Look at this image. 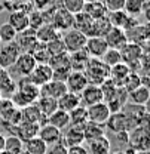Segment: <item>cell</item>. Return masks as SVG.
Returning a JSON list of instances; mask_svg holds the SVG:
<instances>
[{"label":"cell","mask_w":150,"mask_h":154,"mask_svg":"<svg viewBox=\"0 0 150 154\" xmlns=\"http://www.w3.org/2000/svg\"><path fill=\"white\" fill-rule=\"evenodd\" d=\"M85 76L88 79L89 85H97L100 86L101 83H104L106 80H109V73L110 68L98 58H89L85 70H83Z\"/></svg>","instance_id":"obj_1"},{"label":"cell","mask_w":150,"mask_h":154,"mask_svg":"<svg viewBox=\"0 0 150 154\" xmlns=\"http://www.w3.org/2000/svg\"><path fill=\"white\" fill-rule=\"evenodd\" d=\"M106 129H109L112 134H120V132H129L131 128H129V120L126 114L123 111H119V113H112L110 117L107 119L106 125H104Z\"/></svg>","instance_id":"obj_6"},{"label":"cell","mask_w":150,"mask_h":154,"mask_svg":"<svg viewBox=\"0 0 150 154\" xmlns=\"http://www.w3.org/2000/svg\"><path fill=\"white\" fill-rule=\"evenodd\" d=\"M30 54H31V57L34 58V61L37 64H48L49 58H51L49 54H48V51H46V46L43 43H40V42H37L34 45V48L30 51Z\"/></svg>","instance_id":"obj_40"},{"label":"cell","mask_w":150,"mask_h":154,"mask_svg":"<svg viewBox=\"0 0 150 154\" xmlns=\"http://www.w3.org/2000/svg\"><path fill=\"white\" fill-rule=\"evenodd\" d=\"M21 122H27V123H37L39 126L46 123V117L42 116V113L39 111L36 102L27 105L25 108L21 110Z\"/></svg>","instance_id":"obj_19"},{"label":"cell","mask_w":150,"mask_h":154,"mask_svg":"<svg viewBox=\"0 0 150 154\" xmlns=\"http://www.w3.org/2000/svg\"><path fill=\"white\" fill-rule=\"evenodd\" d=\"M89 2H103V0H85V3H89Z\"/></svg>","instance_id":"obj_52"},{"label":"cell","mask_w":150,"mask_h":154,"mask_svg":"<svg viewBox=\"0 0 150 154\" xmlns=\"http://www.w3.org/2000/svg\"><path fill=\"white\" fill-rule=\"evenodd\" d=\"M36 65H37V62L34 61V58L31 57V54H28V52H21V54H19V57H18V59H17V61H15V64H14V67H15L17 73H18L19 76H22V77H28L30 76Z\"/></svg>","instance_id":"obj_12"},{"label":"cell","mask_w":150,"mask_h":154,"mask_svg":"<svg viewBox=\"0 0 150 154\" xmlns=\"http://www.w3.org/2000/svg\"><path fill=\"white\" fill-rule=\"evenodd\" d=\"M36 105H37L39 111L42 113V116H45V117H49L54 111L58 110L56 99L49 98V96H39L37 101H36Z\"/></svg>","instance_id":"obj_34"},{"label":"cell","mask_w":150,"mask_h":154,"mask_svg":"<svg viewBox=\"0 0 150 154\" xmlns=\"http://www.w3.org/2000/svg\"><path fill=\"white\" fill-rule=\"evenodd\" d=\"M109 46L106 43L104 37H88L86 38V45H85V51L89 55V58H100L107 52Z\"/></svg>","instance_id":"obj_14"},{"label":"cell","mask_w":150,"mask_h":154,"mask_svg":"<svg viewBox=\"0 0 150 154\" xmlns=\"http://www.w3.org/2000/svg\"><path fill=\"white\" fill-rule=\"evenodd\" d=\"M126 102H128V92L120 86V88H117V91L112 99L106 104H107L110 113H119V111H123V108L126 107Z\"/></svg>","instance_id":"obj_21"},{"label":"cell","mask_w":150,"mask_h":154,"mask_svg":"<svg viewBox=\"0 0 150 154\" xmlns=\"http://www.w3.org/2000/svg\"><path fill=\"white\" fill-rule=\"evenodd\" d=\"M17 91V83L12 80L8 70L0 67V95L3 96H12Z\"/></svg>","instance_id":"obj_24"},{"label":"cell","mask_w":150,"mask_h":154,"mask_svg":"<svg viewBox=\"0 0 150 154\" xmlns=\"http://www.w3.org/2000/svg\"><path fill=\"white\" fill-rule=\"evenodd\" d=\"M28 24H30V28L31 30H37L40 25H43L45 24V19H43V15H42V12L40 11H33V12H30L28 14Z\"/></svg>","instance_id":"obj_46"},{"label":"cell","mask_w":150,"mask_h":154,"mask_svg":"<svg viewBox=\"0 0 150 154\" xmlns=\"http://www.w3.org/2000/svg\"><path fill=\"white\" fill-rule=\"evenodd\" d=\"M144 3L146 0H125L123 12L132 18H138L144 11Z\"/></svg>","instance_id":"obj_38"},{"label":"cell","mask_w":150,"mask_h":154,"mask_svg":"<svg viewBox=\"0 0 150 154\" xmlns=\"http://www.w3.org/2000/svg\"><path fill=\"white\" fill-rule=\"evenodd\" d=\"M49 24L54 25V28L58 33H64V31L73 28V15L58 6L52 14V18H51Z\"/></svg>","instance_id":"obj_5"},{"label":"cell","mask_w":150,"mask_h":154,"mask_svg":"<svg viewBox=\"0 0 150 154\" xmlns=\"http://www.w3.org/2000/svg\"><path fill=\"white\" fill-rule=\"evenodd\" d=\"M0 154H8L6 151H0Z\"/></svg>","instance_id":"obj_55"},{"label":"cell","mask_w":150,"mask_h":154,"mask_svg":"<svg viewBox=\"0 0 150 154\" xmlns=\"http://www.w3.org/2000/svg\"><path fill=\"white\" fill-rule=\"evenodd\" d=\"M17 31L14 30V27L8 22H5L3 25H0V42L2 43H11L15 42L17 38Z\"/></svg>","instance_id":"obj_43"},{"label":"cell","mask_w":150,"mask_h":154,"mask_svg":"<svg viewBox=\"0 0 150 154\" xmlns=\"http://www.w3.org/2000/svg\"><path fill=\"white\" fill-rule=\"evenodd\" d=\"M39 128H40V126H39L37 123H27V122H21V123H18V125L15 126V129H18L15 135L18 136L22 142H25V141H28V139H31V138H36V136H37Z\"/></svg>","instance_id":"obj_25"},{"label":"cell","mask_w":150,"mask_h":154,"mask_svg":"<svg viewBox=\"0 0 150 154\" xmlns=\"http://www.w3.org/2000/svg\"><path fill=\"white\" fill-rule=\"evenodd\" d=\"M61 135H62V132H61L59 129L54 128V126L49 125V123H45V125H42V126L39 128L37 136L49 147V145H54L56 142H61Z\"/></svg>","instance_id":"obj_15"},{"label":"cell","mask_w":150,"mask_h":154,"mask_svg":"<svg viewBox=\"0 0 150 154\" xmlns=\"http://www.w3.org/2000/svg\"><path fill=\"white\" fill-rule=\"evenodd\" d=\"M138 86H141V76L138 74V73H135V71H131L128 77L123 80V83H122V88L129 94L132 92L134 89H137Z\"/></svg>","instance_id":"obj_42"},{"label":"cell","mask_w":150,"mask_h":154,"mask_svg":"<svg viewBox=\"0 0 150 154\" xmlns=\"http://www.w3.org/2000/svg\"><path fill=\"white\" fill-rule=\"evenodd\" d=\"M86 36L82 34L80 31H77L75 28H70L64 33H61V40L64 43V49L67 54H75L77 51L85 49L86 45Z\"/></svg>","instance_id":"obj_3"},{"label":"cell","mask_w":150,"mask_h":154,"mask_svg":"<svg viewBox=\"0 0 150 154\" xmlns=\"http://www.w3.org/2000/svg\"><path fill=\"white\" fill-rule=\"evenodd\" d=\"M83 138H85V142H91V141H95L101 136H106V128L103 125H97V123H92V122H88L83 128Z\"/></svg>","instance_id":"obj_30"},{"label":"cell","mask_w":150,"mask_h":154,"mask_svg":"<svg viewBox=\"0 0 150 154\" xmlns=\"http://www.w3.org/2000/svg\"><path fill=\"white\" fill-rule=\"evenodd\" d=\"M83 12L88 17H91L94 21L100 18H104V17L109 15V12H107V9H106V6H104L103 2H89V3H85Z\"/></svg>","instance_id":"obj_33"},{"label":"cell","mask_w":150,"mask_h":154,"mask_svg":"<svg viewBox=\"0 0 150 154\" xmlns=\"http://www.w3.org/2000/svg\"><path fill=\"white\" fill-rule=\"evenodd\" d=\"M0 43H2V42H0Z\"/></svg>","instance_id":"obj_59"},{"label":"cell","mask_w":150,"mask_h":154,"mask_svg":"<svg viewBox=\"0 0 150 154\" xmlns=\"http://www.w3.org/2000/svg\"><path fill=\"white\" fill-rule=\"evenodd\" d=\"M112 30V24L107 17L100 19H95L92 22V31H91V37H106V34Z\"/></svg>","instance_id":"obj_36"},{"label":"cell","mask_w":150,"mask_h":154,"mask_svg":"<svg viewBox=\"0 0 150 154\" xmlns=\"http://www.w3.org/2000/svg\"><path fill=\"white\" fill-rule=\"evenodd\" d=\"M46 123L52 125L54 128L59 129V131L62 132L64 129H67V128L70 126L69 113H65V111H62V110H56V111H54L49 117H46Z\"/></svg>","instance_id":"obj_32"},{"label":"cell","mask_w":150,"mask_h":154,"mask_svg":"<svg viewBox=\"0 0 150 154\" xmlns=\"http://www.w3.org/2000/svg\"><path fill=\"white\" fill-rule=\"evenodd\" d=\"M5 151L8 154H19L24 151V142L17 135H11L5 139Z\"/></svg>","instance_id":"obj_39"},{"label":"cell","mask_w":150,"mask_h":154,"mask_svg":"<svg viewBox=\"0 0 150 154\" xmlns=\"http://www.w3.org/2000/svg\"><path fill=\"white\" fill-rule=\"evenodd\" d=\"M34 33H36L37 42L43 43V45H46V43H49V42H52L55 38L61 37V33H58L55 28H54V25L49 24V22H45L43 25H40Z\"/></svg>","instance_id":"obj_22"},{"label":"cell","mask_w":150,"mask_h":154,"mask_svg":"<svg viewBox=\"0 0 150 154\" xmlns=\"http://www.w3.org/2000/svg\"><path fill=\"white\" fill-rule=\"evenodd\" d=\"M22 2H27V3H31V5H33V2H34V0H22Z\"/></svg>","instance_id":"obj_53"},{"label":"cell","mask_w":150,"mask_h":154,"mask_svg":"<svg viewBox=\"0 0 150 154\" xmlns=\"http://www.w3.org/2000/svg\"><path fill=\"white\" fill-rule=\"evenodd\" d=\"M125 33H126V38L129 43H135V45L143 48V45H146L147 38H149V25L147 24H137L135 27L126 30Z\"/></svg>","instance_id":"obj_13"},{"label":"cell","mask_w":150,"mask_h":154,"mask_svg":"<svg viewBox=\"0 0 150 154\" xmlns=\"http://www.w3.org/2000/svg\"><path fill=\"white\" fill-rule=\"evenodd\" d=\"M129 73H131L129 67H128L126 64H123V62H119V64L113 65L112 68H110L109 80H112L117 88H120V86H122V83H123V80L128 77Z\"/></svg>","instance_id":"obj_26"},{"label":"cell","mask_w":150,"mask_h":154,"mask_svg":"<svg viewBox=\"0 0 150 154\" xmlns=\"http://www.w3.org/2000/svg\"><path fill=\"white\" fill-rule=\"evenodd\" d=\"M109 68H112L113 65H116V64H119V62H122V58H120V52L119 51H116V49H107V52L103 55V57L100 58Z\"/></svg>","instance_id":"obj_44"},{"label":"cell","mask_w":150,"mask_h":154,"mask_svg":"<svg viewBox=\"0 0 150 154\" xmlns=\"http://www.w3.org/2000/svg\"><path fill=\"white\" fill-rule=\"evenodd\" d=\"M67 154H89L88 148L83 145H76V147H70L67 148Z\"/></svg>","instance_id":"obj_50"},{"label":"cell","mask_w":150,"mask_h":154,"mask_svg":"<svg viewBox=\"0 0 150 154\" xmlns=\"http://www.w3.org/2000/svg\"><path fill=\"white\" fill-rule=\"evenodd\" d=\"M80 105L83 107H91L95 105L98 102H104L103 101V92H101V88L97 86V85H88L82 92H80Z\"/></svg>","instance_id":"obj_9"},{"label":"cell","mask_w":150,"mask_h":154,"mask_svg":"<svg viewBox=\"0 0 150 154\" xmlns=\"http://www.w3.org/2000/svg\"><path fill=\"white\" fill-rule=\"evenodd\" d=\"M69 119H70V126H76V128H83L88 123V111L86 107L79 105L73 111L69 113Z\"/></svg>","instance_id":"obj_35"},{"label":"cell","mask_w":150,"mask_h":154,"mask_svg":"<svg viewBox=\"0 0 150 154\" xmlns=\"http://www.w3.org/2000/svg\"><path fill=\"white\" fill-rule=\"evenodd\" d=\"M5 139H6V136L0 134V151H5Z\"/></svg>","instance_id":"obj_51"},{"label":"cell","mask_w":150,"mask_h":154,"mask_svg":"<svg viewBox=\"0 0 150 154\" xmlns=\"http://www.w3.org/2000/svg\"><path fill=\"white\" fill-rule=\"evenodd\" d=\"M149 98H150L149 86H144V85L138 86L137 89H134L132 92L128 94V99L134 105H140V107H146L147 102H149Z\"/></svg>","instance_id":"obj_29"},{"label":"cell","mask_w":150,"mask_h":154,"mask_svg":"<svg viewBox=\"0 0 150 154\" xmlns=\"http://www.w3.org/2000/svg\"><path fill=\"white\" fill-rule=\"evenodd\" d=\"M19 54H21V51L15 42L3 43V46H0V67L5 70L12 68L15 61L18 59Z\"/></svg>","instance_id":"obj_4"},{"label":"cell","mask_w":150,"mask_h":154,"mask_svg":"<svg viewBox=\"0 0 150 154\" xmlns=\"http://www.w3.org/2000/svg\"><path fill=\"white\" fill-rule=\"evenodd\" d=\"M33 6L36 8V11L43 12V11H46V9H49V8L54 6V0H34L33 2Z\"/></svg>","instance_id":"obj_49"},{"label":"cell","mask_w":150,"mask_h":154,"mask_svg":"<svg viewBox=\"0 0 150 154\" xmlns=\"http://www.w3.org/2000/svg\"><path fill=\"white\" fill-rule=\"evenodd\" d=\"M8 24H11L17 33H21V31H24V30L30 28V24H28V14H25V12H22V11H18V9H15V11H12V12H11Z\"/></svg>","instance_id":"obj_23"},{"label":"cell","mask_w":150,"mask_h":154,"mask_svg":"<svg viewBox=\"0 0 150 154\" xmlns=\"http://www.w3.org/2000/svg\"><path fill=\"white\" fill-rule=\"evenodd\" d=\"M83 6H85V0H59V8L70 12L72 15L82 12Z\"/></svg>","instance_id":"obj_41"},{"label":"cell","mask_w":150,"mask_h":154,"mask_svg":"<svg viewBox=\"0 0 150 154\" xmlns=\"http://www.w3.org/2000/svg\"><path fill=\"white\" fill-rule=\"evenodd\" d=\"M61 142H62L67 148L76 147V145H82V144L85 142L82 128L69 126L67 129H64V131H62V135H61Z\"/></svg>","instance_id":"obj_11"},{"label":"cell","mask_w":150,"mask_h":154,"mask_svg":"<svg viewBox=\"0 0 150 154\" xmlns=\"http://www.w3.org/2000/svg\"><path fill=\"white\" fill-rule=\"evenodd\" d=\"M2 99H3V96H2V95H0V102H2Z\"/></svg>","instance_id":"obj_56"},{"label":"cell","mask_w":150,"mask_h":154,"mask_svg":"<svg viewBox=\"0 0 150 154\" xmlns=\"http://www.w3.org/2000/svg\"><path fill=\"white\" fill-rule=\"evenodd\" d=\"M88 61H89V55L86 54L85 49L77 51L75 54H69V64L72 71H83Z\"/></svg>","instance_id":"obj_27"},{"label":"cell","mask_w":150,"mask_h":154,"mask_svg":"<svg viewBox=\"0 0 150 154\" xmlns=\"http://www.w3.org/2000/svg\"><path fill=\"white\" fill-rule=\"evenodd\" d=\"M3 2H9L11 3V2H15V0H3Z\"/></svg>","instance_id":"obj_54"},{"label":"cell","mask_w":150,"mask_h":154,"mask_svg":"<svg viewBox=\"0 0 150 154\" xmlns=\"http://www.w3.org/2000/svg\"><path fill=\"white\" fill-rule=\"evenodd\" d=\"M39 89H40V96H49V98H54L56 101L67 92L65 83L56 82V80H51L49 83L43 85V86L39 88Z\"/></svg>","instance_id":"obj_18"},{"label":"cell","mask_w":150,"mask_h":154,"mask_svg":"<svg viewBox=\"0 0 150 154\" xmlns=\"http://www.w3.org/2000/svg\"><path fill=\"white\" fill-rule=\"evenodd\" d=\"M106 43L110 49H116V51H120L126 43H128V38H126V33L120 28H114L112 27V30L106 34Z\"/></svg>","instance_id":"obj_16"},{"label":"cell","mask_w":150,"mask_h":154,"mask_svg":"<svg viewBox=\"0 0 150 154\" xmlns=\"http://www.w3.org/2000/svg\"><path fill=\"white\" fill-rule=\"evenodd\" d=\"M45 46H46V51H48L49 57H55V55H59V54H64V52H65L64 43H62L61 37H58V38H55V40H52V42H49V43H46Z\"/></svg>","instance_id":"obj_45"},{"label":"cell","mask_w":150,"mask_h":154,"mask_svg":"<svg viewBox=\"0 0 150 154\" xmlns=\"http://www.w3.org/2000/svg\"><path fill=\"white\" fill-rule=\"evenodd\" d=\"M0 9H2V5H0Z\"/></svg>","instance_id":"obj_58"},{"label":"cell","mask_w":150,"mask_h":154,"mask_svg":"<svg viewBox=\"0 0 150 154\" xmlns=\"http://www.w3.org/2000/svg\"><path fill=\"white\" fill-rule=\"evenodd\" d=\"M28 79L31 83L42 88L43 85H46L52 80V68L49 67V64H37L34 67V70L31 71V74L28 76Z\"/></svg>","instance_id":"obj_10"},{"label":"cell","mask_w":150,"mask_h":154,"mask_svg":"<svg viewBox=\"0 0 150 154\" xmlns=\"http://www.w3.org/2000/svg\"><path fill=\"white\" fill-rule=\"evenodd\" d=\"M46 150H48V145L39 136L24 142V151L27 154H46Z\"/></svg>","instance_id":"obj_37"},{"label":"cell","mask_w":150,"mask_h":154,"mask_svg":"<svg viewBox=\"0 0 150 154\" xmlns=\"http://www.w3.org/2000/svg\"><path fill=\"white\" fill-rule=\"evenodd\" d=\"M88 111V122H92V123H97V125H106L107 119L110 117V110L107 107L106 102H98L95 105H91L86 108Z\"/></svg>","instance_id":"obj_8"},{"label":"cell","mask_w":150,"mask_h":154,"mask_svg":"<svg viewBox=\"0 0 150 154\" xmlns=\"http://www.w3.org/2000/svg\"><path fill=\"white\" fill-rule=\"evenodd\" d=\"M15 43L18 45L21 52H28V54H30V51H31V49L34 48V45L37 43L34 30L27 28V30L18 33V34H17V38H15Z\"/></svg>","instance_id":"obj_17"},{"label":"cell","mask_w":150,"mask_h":154,"mask_svg":"<svg viewBox=\"0 0 150 154\" xmlns=\"http://www.w3.org/2000/svg\"><path fill=\"white\" fill-rule=\"evenodd\" d=\"M88 153L89 154H110L112 153V144L107 136H101L95 141L88 142Z\"/></svg>","instance_id":"obj_31"},{"label":"cell","mask_w":150,"mask_h":154,"mask_svg":"<svg viewBox=\"0 0 150 154\" xmlns=\"http://www.w3.org/2000/svg\"><path fill=\"white\" fill-rule=\"evenodd\" d=\"M56 102H58V110L70 113L80 105V96L76 95V94H72V92H65Z\"/></svg>","instance_id":"obj_28"},{"label":"cell","mask_w":150,"mask_h":154,"mask_svg":"<svg viewBox=\"0 0 150 154\" xmlns=\"http://www.w3.org/2000/svg\"><path fill=\"white\" fill-rule=\"evenodd\" d=\"M92 22L94 19L88 17L83 11L73 15V28L80 31L82 34H85L86 37H91V31H92Z\"/></svg>","instance_id":"obj_20"},{"label":"cell","mask_w":150,"mask_h":154,"mask_svg":"<svg viewBox=\"0 0 150 154\" xmlns=\"http://www.w3.org/2000/svg\"><path fill=\"white\" fill-rule=\"evenodd\" d=\"M88 79L83 71H70V74L65 80V88L67 92H72L76 95H80V92L88 86Z\"/></svg>","instance_id":"obj_7"},{"label":"cell","mask_w":150,"mask_h":154,"mask_svg":"<svg viewBox=\"0 0 150 154\" xmlns=\"http://www.w3.org/2000/svg\"><path fill=\"white\" fill-rule=\"evenodd\" d=\"M19 154H27V153H25V151H22V153H19Z\"/></svg>","instance_id":"obj_57"},{"label":"cell","mask_w":150,"mask_h":154,"mask_svg":"<svg viewBox=\"0 0 150 154\" xmlns=\"http://www.w3.org/2000/svg\"><path fill=\"white\" fill-rule=\"evenodd\" d=\"M46 154H67V147L62 142H56L54 145H49Z\"/></svg>","instance_id":"obj_48"},{"label":"cell","mask_w":150,"mask_h":154,"mask_svg":"<svg viewBox=\"0 0 150 154\" xmlns=\"http://www.w3.org/2000/svg\"><path fill=\"white\" fill-rule=\"evenodd\" d=\"M119 52H120L122 62L126 64L131 71H135V73H137V68H140L141 59H143L144 54H146V52L143 51V48L138 46V45H135V43H129V42H128Z\"/></svg>","instance_id":"obj_2"},{"label":"cell","mask_w":150,"mask_h":154,"mask_svg":"<svg viewBox=\"0 0 150 154\" xmlns=\"http://www.w3.org/2000/svg\"><path fill=\"white\" fill-rule=\"evenodd\" d=\"M107 12H117V11H123V5L125 0H103Z\"/></svg>","instance_id":"obj_47"}]
</instances>
